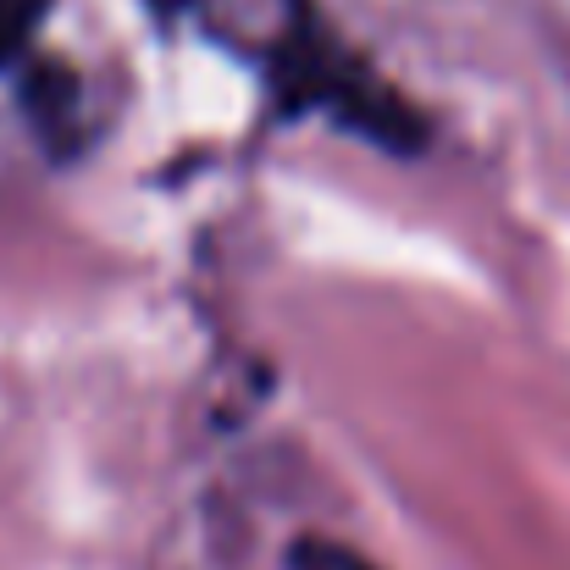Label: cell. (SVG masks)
Segmentation results:
<instances>
[{"label":"cell","mask_w":570,"mask_h":570,"mask_svg":"<svg viewBox=\"0 0 570 570\" xmlns=\"http://www.w3.org/2000/svg\"><path fill=\"white\" fill-rule=\"evenodd\" d=\"M56 0H0V78H17V67L45 50L39 33H45V17H50Z\"/></svg>","instance_id":"3"},{"label":"cell","mask_w":570,"mask_h":570,"mask_svg":"<svg viewBox=\"0 0 570 570\" xmlns=\"http://www.w3.org/2000/svg\"><path fill=\"white\" fill-rule=\"evenodd\" d=\"M283 570H387L382 560H372L366 549L333 538V532H294L283 549Z\"/></svg>","instance_id":"4"},{"label":"cell","mask_w":570,"mask_h":570,"mask_svg":"<svg viewBox=\"0 0 570 570\" xmlns=\"http://www.w3.org/2000/svg\"><path fill=\"white\" fill-rule=\"evenodd\" d=\"M244 50L261 67L283 122L322 117L327 128L366 139L387 156H426L432 117L404 89H393L350 39H338L311 0H277V17H266Z\"/></svg>","instance_id":"1"},{"label":"cell","mask_w":570,"mask_h":570,"mask_svg":"<svg viewBox=\"0 0 570 570\" xmlns=\"http://www.w3.org/2000/svg\"><path fill=\"white\" fill-rule=\"evenodd\" d=\"M17 111H22V128L33 134V145L45 150V161L56 167H72L100 122H95V100H89V83L83 72L67 61V56H50V50H33L22 67H17Z\"/></svg>","instance_id":"2"},{"label":"cell","mask_w":570,"mask_h":570,"mask_svg":"<svg viewBox=\"0 0 570 570\" xmlns=\"http://www.w3.org/2000/svg\"><path fill=\"white\" fill-rule=\"evenodd\" d=\"M210 0H145V11L156 17V28H173V22H189V17H205Z\"/></svg>","instance_id":"5"}]
</instances>
